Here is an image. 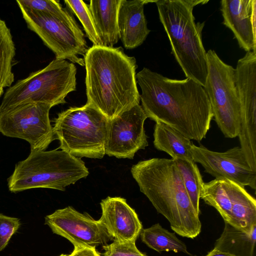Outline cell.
I'll use <instances>...</instances> for the list:
<instances>
[{"mask_svg": "<svg viewBox=\"0 0 256 256\" xmlns=\"http://www.w3.org/2000/svg\"><path fill=\"white\" fill-rule=\"evenodd\" d=\"M136 79L147 118L174 128L190 140L206 138L214 116L202 86L190 78H170L145 67Z\"/></svg>", "mask_w": 256, "mask_h": 256, "instance_id": "obj_1", "label": "cell"}, {"mask_svg": "<svg viewBox=\"0 0 256 256\" xmlns=\"http://www.w3.org/2000/svg\"><path fill=\"white\" fill-rule=\"evenodd\" d=\"M84 59L87 104L108 120L140 104L134 57L120 46H92Z\"/></svg>", "mask_w": 256, "mask_h": 256, "instance_id": "obj_2", "label": "cell"}, {"mask_svg": "<svg viewBox=\"0 0 256 256\" xmlns=\"http://www.w3.org/2000/svg\"><path fill=\"white\" fill-rule=\"evenodd\" d=\"M131 173L140 191L175 232L190 238L198 236L202 229L199 215L192 206L174 160L140 161L132 166Z\"/></svg>", "mask_w": 256, "mask_h": 256, "instance_id": "obj_3", "label": "cell"}, {"mask_svg": "<svg viewBox=\"0 0 256 256\" xmlns=\"http://www.w3.org/2000/svg\"><path fill=\"white\" fill-rule=\"evenodd\" d=\"M206 0H158L160 20L169 39L172 52L186 78L204 87L208 72L202 42L205 22H196L194 8Z\"/></svg>", "mask_w": 256, "mask_h": 256, "instance_id": "obj_4", "label": "cell"}, {"mask_svg": "<svg viewBox=\"0 0 256 256\" xmlns=\"http://www.w3.org/2000/svg\"><path fill=\"white\" fill-rule=\"evenodd\" d=\"M88 174L80 158L62 150H30L26 158L16 165L8 188L12 192L34 188L64 191Z\"/></svg>", "mask_w": 256, "mask_h": 256, "instance_id": "obj_5", "label": "cell"}, {"mask_svg": "<svg viewBox=\"0 0 256 256\" xmlns=\"http://www.w3.org/2000/svg\"><path fill=\"white\" fill-rule=\"evenodd\" d=\"M109 120L86 103L59 113L53 127L58 149L78 158H102Z\"/></svg>", "mask_w": 256, "mask_h": 256, "instance_id": "obj_6", "label": "cell"}, {"mask_svg": "<svg viewBox=\"0 0 256 256\" xmlns=\"http://www.w3.org/2000/svg\"><path fill=\"white\" fill-rule=\"evenodd\" d=\"M76 74L74 64L55 58L44 68L10 86L4 94L0 112L26 103L52 106L64 104L67 95L76 90Z\"/></svg>", "mask_w": 256, "mask_h": 256, "instance_id": "obj_7", "label": "cell"}, {"mask_svg": "<svg viewBox=\"0 0 256 256\" xmlns=\"http://www.w3.org/2000/svg\"><path fill=\"white\" fill-rule=\"evenodd\" d=\"M208 72L204 87L214 120L222 134L234 138L240 132L241 108L235 84V68L224 62L216 52H206Z\"/></svg>", "mask_w": 256, "mask_h": 256, "instance_id": "obj_8", "label": "cell"}, {"mask_svg": "<svg viewBox=\"0 0 256 256\" xmlns=\"http://www.w3.org/2000/svg\"><path fill=\"white\" fill-rule=\"evenodd\" d=\"M28 27L36 34L55 54L56 58L68 60L84 66V58L88 47L85 35L77 22L24 8L18 5Z\"/></svg>", "mask_w": 256, "mask_h": 256, "instance_id": "obj_9", "label": "cell"}, {"mask_svg": "<svg viewBox=\"0 0 256 256\" xmlns=\"http://www.w3.org/2000/svg\"><path fill=\"white\" fill-rule=\"evenodd\" d=\"M51 105L26 103L0 112V132L27 141L31 150H44L54 140L49 112Z\"/></svg>", "mask_w": 256, "mask_h": 256, "instance_id": "obj_10", "label": "cell"}, {"mask_svg": "<svg viewBox=\"0 0 256 256\" xmlns=\"http://www.w3.org/2000/svg\"><path fill=\"white\" fill-rule=\"evenodd\" d=\"M53 233L68 240L74 247L96 248L114 240L99 220L82 214L72 206L56 210L45 217Z\"/></svg>", "mask_w": 256, "mask_h": 256, "instance_id": "obj_11", "label": "cell"}, {"mask_svg": "<svg viewBox=\"0 0 256 256\" xmlns=\"http://www.w3.org/2000/svg\"><path fill=\"white\" fill-rule=\"evenodd\" d=\"M147 118L140 104L109 120L105 154L132 159L139 150L148 146L144 123Z\"/></svg>", "mask_w": 256, "mask_h": 256, "instance_id": "obj_12", "label": "cell"}, {"mask_svg": "<svg viewBox=\"0 0 256 256\" xmlns=\"http://www.w3.org/2000/svg\"><path fill=\"white\" fill-rule=\"evenodd\" d=\"M191 151L193 160L200 164L204 172L215 178L228 179L256 190V172L250 167L240 146L217 152L193 144Z\"/></svg>", "mask_w": 256, "mask_h": 256, "instance_id": "obj_13", "label": "cell"}, {"mask_svg": "<svg viewBox=\"0 0 256 256\" xmlns=\"http://www.w3.org/2000/svg\"><path fill=\"white\" fill-rule=\"evenodd\" d=\"M222 24L233 32L240 47L256 52V0H222Z\"/></svg>", "mask_w": 256, "mask_h": 256, "instance_id": "obj_14", "label": "cell"}, {"mask_svg": "<svg viewBox=\"0 0 256 256\" xmlns=\"http://www.w3.org/2000/svg\"><path fill=\"white\" fill-rule=\"evenodd\" d=\"M102 216L98 220L114 240L135 241L142 225L134 210L121 197H110L100 202Z\"/></svg>", "mask_w": 256, "mask_h": 256, "instance_id": "obj_15", "label": "cell"}, {"mask_svg": "<svg viewBox=\"0 0 256 256\" xmlns=\"http://www.w3.org/2000/svg\"><path fill=\"white\" fill-rule=\"evenodd\" d=\"M156 0H122L118 14L120 39L126 49L143 44L150 30L147 26L144 5Z\"/></svg>", "mask_w": 256, "mask_h": 256, "instance_id": "obj_16", "label": "cell"}, {"mask_svg": "<svg viewBox=\"0 0 256 256\" xmlns=\"http://www.w3.org/2000/svg\"><path fill=\"white\" fill-rule=\"evenodd\" d=\"M122 0H90L88 7L103 46L114 47L120 40L118 14Z\"/></svg>", "mask_w": 256, "mask_h": 256, "instance_id": "obj_17", "label": "cell"}, {"mask_svg": "<svg viewBox=\"0 0 256 256\" xmlns=\"http://www.w3.org/2000/svg\"><path fill=\"white\" fill-rule=\"evenodd\" d=\"M154 138V147L167 153L172 159L193 160L191 151L193 143L174 128L161 122H156Z\"/></svg>", "mask_w": 256, "mask_h": 256, "instance_id": "obj_18", "label": "cell"}, {"mask_svg": "<svg viewBox=\"0 0 256 256\" xmlns=\"http://www.w3.org/2000/svg\"><path fill=\"white\" fill-rule=\"evenodd\" d=\"M236 182L226 178L204 182L200 198L216 208L225 222L229 223Z\"/></svg>", "mask_w": 256, "mask_h": 256, "instance_id": "obj_19", "label": "cell"}, {"mask_svg": "<svg viewBox=\"0 0 256 256\" xmlns=\"http://www.w3.org/2000/svg\"><path fill=\"white\" fill-rule=\"evenodd\" d=\"M228 224L248 234L256 227V200L244 186L237 183L234 187Z\"/></svg>", "mask_w": 256, "mask_h": 256, "instance_id": "obj_20", "label": "cell"}, {"mask_svg": "<svg viewBox=\"0 0 256 256\" xmlns=\"http://www.w3.org/2000/svg\"><path fill=\"white\" fill-rule=\"evenodd\" d=\"M224 230L214 248L235 256H254L256 241V227L248 234L224 222Z\"/></svg>", "mask_w": 256, "mask_h": 256, "instance_id": "obj_21", "label": "cell"}, {"mask_svg": "<svg viewBox=\"0 0 256 256\" xmlns=\"http://www.w3.org/2000/svg\"><path fill=\"white\" fill-rule=\"evenodd\" d=\"M140 234L142 242L158 252L172 251L190 254L186 244L176 237L175 232H169L158 223L142 229Z\"/></svg>", "mask_w": 256, "mask_h": 256, "instance_id": "obj_22", "label": "cell"}, {"mask_svg": "<svg viewBox=\"0 0 256 256\" xmlns=\"http://www.w3.org/2000/svg\"><path fill=\"white\" fill-rule=\"evenodd\" d=\"M16 49L10 28L0 19V88L10 87L14 80L12 63Z\"/></svg>", "mask_w": 256, "mask_h": 256, "instance_id": "obj_23", "label": "cell"}, {"mask_svg": "<svg viewBox=\"0 0 256 256\" xmlns=\"http://www.w3.org/2000/svg\"><path fill=\"white\" fill-rule=\"evenodd\" d=\"M175 161L192 206L199 215L200 196L204 182L198 166L194 160L177 159Z\"/></svg>", "mask_w": 256, "mask_h": 256, "instance_id": "obj_24", "label": "cell"}, {"mask_svg": "<svg viewBox=\"0 0 256 256\" xmlns=\"http://www.w3.org/2000/svg\"><path fill=\"white\" fill-rule=\"evenodd\" d=\"M67 8L75 14L82 25L86 36L94 46H103L88 4L81 0H64Z\"/></svg>", "mask_w": 256, "mask_h": 256, "instance_id": "obj_25", "label": "cell"}, {"mask_svg": "<svg viewBox=\"0 0 256 256\" xmlns=\"http://www.w3.org/2000/svg\"><path fill=\"white\" fill-rule=\"evenodd\" d=\"M18 5L34 11L48 14L60 19L76 22L73 14L67 8H63L59 0H20Z\"/></svg>", "mask_w": 256, "mask_h": 256, "instance_id": "obj_26", "label": "cell"}, {"mask_svg": "<svg viewBox=\"0 0 256 256\" xmlns=\"http://www.w3.org/2000/svg\"><path fill=\"white\" fill-rule=\"evenodd\" d=\"M102 256H147L138 250L135 241L114 240L112 243L102 246Z\"/></svg>", "mask_w": 256, "mask_h": 256, "instance_id": "obj_27", "label": "cell"}, {"mask_svg": "<svg viewBox=\"0 0 256 256\" xmlns=\"http://www.w3.org/2000/svg\"><path fill=\"white\" fill-rule=\"evenodd\" d=\"M20 226L18 218L0 214V252L7 246Z\"/></svg>", "mask_w": 256, "mask_h": 256, "instance_id": "obj_28", "label": "cell"}, {"mask_svg": "<svg viewBox=\"0 0 256 256\" xmlns=\"http://www.w3.org/2000/svg\"><path fill=\"white\" fill-rule=\"evenodd\" d=\"M68 256H102L96 249L89 247H74Z\"/></svg>", "mask_w": 256, "mask_h": 256, "instance_id": "obj_29", "label": "cell"}, {"mask_svg": "<svg viewBox=\"0 0 256 256\" xmlns=\"http://www.w3.org/2000/svg\"><path fill=\"white\" fill-rule=\"evenodd\" d=\"M204 256H235L230 254L220 251L216 248H214L212 250L208 252Z\"/></svg>", "mask_w": 256, "mask_h": 256, "instance_id": "obj_30", "label": "cell"}, {"mask_svg": "<svg viewBox=\"0 0 256 256\" xmlns=\"http://www.w3.org/2000/svg\"><path fill=\"white\" fill-rule=\"evenodd\" d=\"M3 93V89L0 88V97Z\"/></svg>", "mask_w": 256, "mask_h": 256, "instance_id": "obj_31", "label": "cell"}, {"mask_svg": "<svg viewBox=\"0 0 256 256\" xmlns=\"http://www.w3.org/2000/svg\"><path fill=\"white\" fill-rule=\"evenodd\" d=\"M59 256H68V254H60Z\"/></svg>", "mask_w": 256, "mask_h": 256, "instance_id": "obj_32", "label": "cell"}]
</instances>
